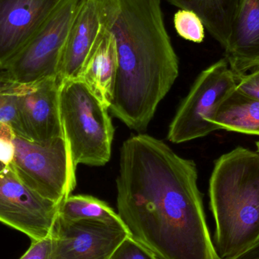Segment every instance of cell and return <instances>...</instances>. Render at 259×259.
Returning <instances> with one entry per match:
<instances>
[{"instance_id":"1","label":"cell","mask_w":259,"mask_h":259,"mask_svg":"<svg viewBox=\"0 0 259 259\" xmlns=\"http://www.w3.org/2000/svg\"><path fill=\"white\" fill-rule=\"evenodd\" d=\"M192 160L146 134L120 152L117 208L130 236L158 259H220L205 219Z\"/></svg>"},{"instance_id":"14","label":"cell","mask_w":259,"mask_h":259,"mask_svg":"<svg viewBox=\"0 0 259 259\" xmlns=\"http://www.w3.org/2000/svg\"><path fill=\"white\" fill-rule=\"evenodd\" d=\"M118 65L115 37L104 26L101 36L83 64L78 79L109 109L113 100Z\"/></svg>"},{"instance_id":"23","label":"cell","mask_w":259,"mask_h":259,"mask_svg":"<svg viewBox=\"0 0 259 259\" xmlns=\"http://www.w3.org/2000/svg\"><path fill=\"white\" fill-rule=\"evenodd\" d=\"M227 259H259V240L236 256Z\"/></svg>"},{"instance_id":"9","label":"cell","mask_w":259,"mask_h":259,"mask_svg":"<svg viewBox=\"0 0 259 259\" xmlns=\"http://www.w3.org/2000/svg\"><path fill=\"white\" fill-rule=\"evenodd\" d=\"M128 236L123 225L59 216L53 230V259H110Z\"/></svg>"},{"instance_id":"20","label":"cell","mask_w":259,"mask_h":259,"mask_svg":"<svg viewBox=\"0 0 259 259\" xmlns=\"http://www.w3.org/2000/svg\"><path fill=\"white\" fill-rule=\"evenodd\" d=\"M53 232L45 238L32 241L27 252L19 259H53Z\"/></svg>"},{"instance_id":"21","label":"cell","mask_w":259,"mask_h":259,"mask_svg":"<svg viewBox=\"0 0 259 259\" xmlns=\"http://www.w3.org/2000/svg\"><path fill=\"white\" fill-rule=\"evenodd\" d=\"M237 90L259 100V67L237 79Z\"/></svg>"},{"instance_id":"25","label":"cell","mask_w":259,"mask_h":259,"mask_svg":"<svg viewBox=\"0 0 259 259\" xmlns=\"http://www.w3.org/2000/svg\"><path fill=\"white\" fill-rule=\"evenodd\" d=\"M256 146H257V149H258V152H259V140L258 142H257L256 143Z\"/></svg>"},{"instance_id":"2","label":"cell","mask_w":259,"mask_h":259,"mask_svg":"<svg viewBox=\"0 0 259 259\" xmlns=\"http://www.w3.org/2000/svg\"><path fill=\"white\" fill-rule=\"evenodd\" d=\"M113 35L118 71L110 109L129 128L146 131L179 75V60L164 26L161 0H101Z\"/></svg>"},{"instance_id":"5","label":"cell","mask_w":259,"mask_h":259,"mask_svg":"<svg viewBox=\"0 0 259 259\" xmlns=\"http://www.w3.org/2000/svg\"><path fill=\"white\" fill-rule=\"evenodd\" d=\"M15 156L9 167L45 199L61 204L75 188L76 167L65 137L36 143L14 134Z\"/></svg>"},{"instance_id":"16","label":"cell","mask_w":259,"mask_h":259,"mask_svg":"<svg viewBox=\"0 0 259 259\" xmlns=\"http://www.w3.org/2000/svg\"><path fill=\"white\" fill-rule=\"evenodd\" d=\"M59 216L71 222L88 220L124 225L106 202L88 195H70L61 203Z\"/></svg>"},{"instance_id":"8","label":"cell","mask_w":259,"mask_h":259,"mask_svg":"<svg viewBox=\"0 0 259 259\" xmlns=\"http://www.w3.org/2000/svg\"><path fill=\"white\" fill-rule=\"evenodd\" d=\"M60 205L27 187L11 167L0 171V222L25 234L32 241L52 234Z\"/></svg>"},{"instance_id":"13","label":"cell","mask_w":259,"mask_h":259,"mask_svg":"<svg viewBox=\"0 0 259 259\" xmlns=\"http://www.w3.org/2000/svg\"><path fill=\"white\" fill-rule=\"evenodd\" d=\"M225 59L236 78L259 67V0H240Z\"/></svg>"},{"instance_id":"7","label":"cell","mask_w":259,"mask_h":259,"mask_svg":"<svg viewBox=\"0 0 259 259\" xmlns=\"http://www.w3.org/2000/svg\"><path fill=\"white\" fill-rule=\"evenodd\" d=\"M237 84V78L225 59L202 71L170 123L167 140L178 144L220 130L213 124V119Z\"/></svg>"},{"instance_id":"3","label":"cell","mask_w":259,"mask_h":259,"mask_svg":"<svg viewBox=\"0 0 259 259\" xmlns=\"http://www.w3.org/2000/svg\"><path fill=\"white\" fill-rule=\"evenodd\" d=\"M214 248L232 258L259 240V152L236 148L214 164L209 181Z\"/></svg>"},{"instance_id":"18","label":"cell","mask_w":259,"mask_h":259,"mask_svg":"<svg viewBox=\"0 0 259 259\" xmlns=\"http://www.w3.org/2000/svg\"><path fill=\"white\" fill-rule=\"evenodd\" d=\"M175 30L186 40L200 44L205 39V26L199 16L191 11L180 9L174 16Z\"/></svg>"},{"instance_id":"22","label":"cell","mask_w":259,"mask_h":259,"mask_svg":"<svg viewBox=\"0 0 259 259\" xmlns=\"http://www.w3.org/2000/svg\"><path fill=\"white\" fill-rule=\"evenodd\" d=\"M14 134L8 137H0V163L6 167L12 164L15 156V147L11 140Z\"/></svg>"},{"instance_id":"24","label":"cell","mask_w":259,"mask_h":259,"mask_svg":"<svg viewBox=\"0 0 259 259\" xmlns=\"http://www.w3.org/2000/svg\"><path fill=\"white\" fill-rule=\"evenodd\" d=\"M5 168H6V166H5L4 164H2V163H0V171L4 170Z\"/></svg>"},{"instance_id":"6","label":"cell","mask_w":259,"mask_h":259,"mask_svg":"<svg viewBox=\"0 0 259 259\" xmlns=\"http://www.w3.org/2000/svg\"><path fill=\"white\" fill-rule=\"evenodd\" d=\"M83 0H63L34 36L0 71V77L30 84L58 77L71 24Z\"/></svg>"},{"instance_id":"15","label":"cell","mask_w":259,"mask_h":259,"mask_svg":"<svg viewBox=\"0 0 259 259\" xmlns=\"http://www.w3.org/2000/svg\"><path fill=\"white\" fill-rule=\"evenodd\" d=\"M212 123L220 130L259 136V100L236 88L224 100Z\"/></svg>"},{"instance_id":"4","label":"cell","mask_w":259,"mask_h":259,"mask_svg":"<svg viewBox=\"0 0 259 259\" xmlns=\"http://www.w3.org/2000/svg\"><path fill=\"white\" fill-rule=\"evenodd\" d=\"M59 108L74 165H105L110 160L115 134L109 109L79 79L62 83Z\"/></svg>"},{"instance_id":"10","label":"cell","mask_w":259,"mask_h":259,"mask_svg":"<svg viewBox=\"0 0 259 259\" xmlns=\"http://www.w3.org/2000/svg\"><path fill=\"white\" fill-rule=\"evenodd\" d=\"M61 84L58 77L21 84L18 109L23 137L44 143L64 137L59 108Z\"/></svg>"},{"instance_id":"19","label":"cell","mask_w":259,"mask_h":259,"mask_svg":"<svg viewBox=\"0 0 259 259\" xmlns=\"http://www.w3.org/2000/svg\"><path fill=\"white\" fill-rule=\"evenodd\" d=\"M110 259H158L141 243L128 236L116 250Z\"/></svg>"},{"instance_id":"17","label":"cell","mask_w":259,"mask_h":259,"mask_svg":"<svg viewBox=\"0 0 259 259\" xmlns=\"http://www.w3.org/2000/svg\"><path fill=\"white\" fill-rule=\"evenodd\" d=\"M21 86L0 77V125L9 126L15 134L22 137L18 109Z\"/></svg>"},{"instance_id":"11","label":"cell","mask_w":259,"mask_h":259,"mask_svg":"<svg viewBox=\"0 0 259 259\" xmlns=\"http://www.w3.org/2000/svg\"><path fill=\"white\" fill-rule=\"evenodd\" d=\"M63 0H0V71L34 36Z\"/></svg>"},{"instance_id":"12","label":"cell","mask_w":259,"mask_h":259,"mask_svg":"<svg viewBox=\"0 0 259 259\" xmlns=\"http://www.w3.org/2000/svg\"><path fill=\"white\" fill-rule=\"evenodd\" d=\"M104 30L101 0H83L71 24L58 80L78 79L91 50Z\"/></svg>"}]
</instances>
